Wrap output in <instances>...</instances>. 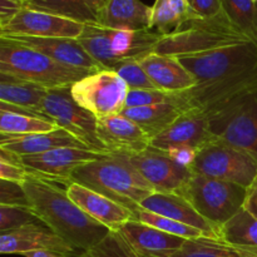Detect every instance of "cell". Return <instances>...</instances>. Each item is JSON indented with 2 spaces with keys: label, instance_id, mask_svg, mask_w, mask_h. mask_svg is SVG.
<instances>
[{
  "label": "cell",
  "instance_id": "obj_1",
  "mask_svg": "<svg viewBox=\"0 0 257 257\" xmlns=\"http://www.w3.org/2000/svg\"><path fill=\"white\" fill-rule=\"evenodd\" d=\"M22 186L33 215L77 253L93 248L110 232L83 212L58 182L29 172Z\"/></svg>",
  "mask_w": 257,
  "mask_h": 257
},
{
  "label": "cell",
  "instance_id": "obj_2",
  "mask_svg": "<svg viewBox=\"0 0 257 257\" xmlns=\"http://www.w3.org/2000/svg\"><path fill=\"white\" fill-rule=\"evenodd\" d=\"M72 182L107 196L133 213L146 198L156 192L128 158L119 155L107 156L82 166L72 175Z\"/></svg>",
  "mask_w": 257,
  "mask_h": 257
},
{
  "label": "cell",
  "instance_id": "obj_3",
  "mask_svg": "<svg viewBox=\"0 0 257 257\" xmlns=\"http://www.w3.org/2000/svg\"><path fill=\"white\" fill-rule=\"evenodd\" d=\"M0 74L53 90L72 88L90 72L60 64L32 48L0 37Z\"/></svg>",
  "mask_w": 257,
  "mask_h": 257
},
{
  "label": "cell",
  "instance_id": "obj_4",
  "mask_svg": "<svg viewBox=\"0 0 257 257\" xmlns=\"http://www.w3.org/2000/svg\"><path fill=\"white\" fill-rule=\"evenodd\" d=\"M250 40V38L246 37L230 22L227 15L215 19L195 18L171 34L162 35L153 47L152 52L162 55L180 57L208 52Z\"/></svg>",
  "mask_w": 257,
  "mask_h": 257
},
{
  "label": "cell",
  "instance_id": "obj_5",
  "mask_svg": "<svg viewBox=\"0 0 257 257\" xmlns=\"http://www.w3.org/2000/svg\"><path fill=\"white\" fill-rule=\"evenodd\" d=\"M162 35L151 30L110 29L98 24H85L78 43L105 69L125 59H141L152 53Z\"/></svg>",
  "mask_w": 257,
  "mask_h": 257
},
{
  "label": "cell",
  "instance_id": "obj_6",
  "mask_svg": "<svg viewBox=\"0 0 257 257\" xmlns=\"http://www.w3.org/2000/svg\"><path fill=\"white\" fill-rule=\"evenodd\" d=\"M177 58L197 84H210L256 70L257 43L250 40Z\"/></svg>",
  "mask_w": 257,
  "mask_h": 257
},
{
  "label": "cell",
  "instance_id": "obj_7",
  "mask_svg": "<svg viewBox=\"0 0 257 257\" xmlns=\"http://www.w3.org/2000/svg\"><path fill=\"white\" fill-rule=\"evenodd\" d=\"M181 196L206 220L221 227L242 208L246 188L193 172Z\"/></svg>",
  "mask_w": 257,
  "mask_h": 257
},
{
  "label": "cell",
  "instance_id": "obj_8",
  "mask_svg": "<svg viewBox=\"0 0 257 257\" xmlns=\"http://www.w3.org/2000/svg\"><path fill=\"white\" fill-rule=\"evenodd\" d=\"M206 118L216 140L248 153L257 161V90Z\"/></svg>",
  "mask_w": 257,
  "mask_h": 257
},
{
  "label": "cell",
  "instance_id": "obj_9",
  "mask_svg": "<svg viewBox=\"0 0 257 257\" xmlns=\"http://www.w3.org/2000/svg\"><path fill=\"white\" fill-rule=\"evenodd\" d=\"M128 90L127 83L114 70L103 69L75 82L70 94L80 107L102 119L124 110Z\"/></svg>",
  "mask_w": 257,
  "mask_h": 257
},
{
  "label": "cell",
  "instance_id": "obj_10",
  "mask_svg": "<svg viewBox=\"0 0 257 257\" xmlns=\"http://www.w3.org/2000/svg\"><path fill=\"white\" fill-rule=\"evenodd\" d=\"M192 172L247 188L257 177V161L222 141L212 140L198 150Z\"/></svg>",
  "mask_w": 257,
  "mask_h": 257
},
{
  "label": "cell",
  "instance_id": "obj_11",
  "mask_svg": "<svg viewBox=\"0 0 257 257\" xmlns=\"http://www.w3.org/2000/svg\"><path fill=\"white\" fill-rule=\"evenodd\" d=\"M39 114L57 123L89 150L109 153L98 138V119L73 99L70 88L48 90L39 108Z\"/></svg>",
  "mask_w": 257,
  "mask_h": 257
},
{
  "label": "cell",
  "instance_id": "obj_12",
  "mask_svg": "<svg viewBox=\"0 0 257 257\" xmlns=\"http://www.w3.org/2000/svg\"><path fill=\"white\" fill-rule=\"evenodd\" d=\"M107 156H110V153L95 152L87 148L63 147L39 155L23 156L20 160L30 173L68 186L72 182V175L75 170Z\"/></svg>",
  "mask_w": 257,
  "mask_h": 257
},
{
  "label": "cell",
  "instance_id": "obj_13",
  "mask_svg": "<svg viewBox=\"0 0 257 257\" xmlns=\"http://www.w3.org/2000/svg\"><path fill=\"white\" fill-rule=\"evenodd\" d=\"M127 157V156H125ZM128 161L146 181L160 193L182 195L192 171L177 165L165 151L150 147L140 155L130 156Z\"/></svg>",
  "mask_w": 257,
  "mask_h": 257
},
{
  "label": "cell",
  "instance_id": "obj_14",
  "mask_svg": "<svg viewBox=\"0 0 257 257\" xmlns=\"http://www.w3.org/2000/svg\"><path fill=\"white\" fill-rule=\"evenodd\" d=\"M83 23L48 13L24 9L10 20L7 25L0 28L3 37H33V38H63L75 39L84 30Z\"/></svg>",
  "mask_w": 257,
  "mask_h": 257
},
{
  "label": "cell",
  "instance_id": "obj_15",
  "mask_svg": "<svg viewBox=\"0 0 257 257\" xmlns=\"http://www.w3.org/2000/svg\"><path fill=\"white\" fill-rule=\"evenodd\" d=\"M97 135L110 155L135 156L151 147V137L133 120L123 114L98 119Z\"/></svg>",
  "mask_w": 257,
  "mask_h": 257
},
{
  "label": "cell",
  "instance_id": "obj_16",
  "mask_svg": "<svg viewBox=\"0 0 257 257\" xmlns=\"http://www.w3.org/2000/svg\"><path fill=\"white\" fill-rule=\"evenodd\" d=\"M65 190L68 197L83 212L107 227L110 232H118L128 221L135 217V213L130 208L80 183L70 182Z\"/></svg>",
  "mask_w": 257,
  "mask_h": 257
},
{
  "label": "cell",
  "instance_id": "obj_17",
  "mask_svg": "<svg viewBox=\"0 0 257 257\" xmlns=\"http://www.w3.org/2000/svg\"><path fill=\"white\" fill-rule=\"evenodd\" d=\"M35 251H54L65 255L77 253L57 233L37 222L3 232L0 236V252L3 255L25 256Z\"/></svg>",
  "mask_w": 257,
  "mask_h": 257
},
{
  "label": "cell",
  "instance_id": "obj_18",
  "mask_svg": "<svg viewBox=\"0 0 257 257\" xmlns=\"http://www.w3.org/2000/svg\"><path fill=\"white\" fill-rule=\"evenodd\" d=\"M140 208L192 226L202 231L207 237L221 240L220 226L206 220L183 196L177 193L155 192L141 203Z\"/></svg>",
  "mask_w": 257,
  "mask_h": 257
},
{
  "label": "cell",
  "instance_id": "obj_19",
  "mask_svg": "<svg viewBox=\"0 0 257 257\" xmlns=\"http://www.w3.org/2000/svg\"><path fill=\"white\" fill-rule=\"evenodd\" d=\"M3 37V35H0ZM19 44L37 50L47 57L52 58L60 64L77 69L88 70L90 73L105 69L94 58L90 57L82 45L75 39L63 38H33V37H7Z\"/></svg>",
  "mask_w": 257,
  "mask_h": 257
},
{
  "label": "cell",
  "instance_id": "obj_20",
  "mask_svg": "<svg viewBox=\"0 0 257 257\" xmlns=\"http://www.w3.org/2000/svg\"><path fill=\"white\" fill-rule=\"evenodd\" d=\"M216 140L210 131L208 120L197 110H185L167 130L151 141V147L167 151L175 146H193L200 150L210 141Z\"/></svg>",
  "mask_w": 257,
  "mask_h": 257
},
{
  "label": "cell",
  "instance_id": "obj_21",
  "mask_svg": "<svg viewBox=\"0 0 257 257\" xmlns=\"http://www.w3.org/2000/svg\"><path fill=\"white\" fill-rule=\"evenodd\" d=\"M140 64L157 89L168 93H183L197 85L196 78L186 69L177 57L150 53L141 59Z\"/></svg>",
  "mask_w": 257,
  "mask_h": 257
},
{
  "label": "cell",
  "instance_id": "obj_22",
  "mask_svg": "<svg viewBox=\"0 0 257 257\" xmlns=\"http://www.w3.org/2000/svg\"><path fill=\"white\" fill-rule=\"evenodd\" d=\"M118 232L141 257H168L187 241L137 220L128 221Z\"/></svg>",
  "mask_w": 257,
  "mask_h": 257
},
{
  "label": "cell",
  "instance_id": "obj_23",
  "mask_svg": "<svg viewBox=\"0 0 257 257\" xmlns=\"http://www.w3.org/2000/svg\"><path fill=\"white\" fill-rule=\"evenodd\" d=\"M150 19L151 7L141 0H103L98 25L110 29L146 30Z\"/></svg>",
  "mask_w": 257,
  "mask_h": 257
},
{
  "label": "cell",
  "instance_id": "obj_24",
  "mask_svg": "<svg viewBox=\"0 0 257 257\" xmlns=\"http://www.w3.org/2000/svg\"><path fill=\"white\" fill-rule=\"evenodd\" d=\"M47 93V89L37 84L0 74V110L42 117L39 108Z\"/></svg>",
  "mask_w": 257,
  "mask_h": 257
},
{
  "label": "cell",
  "instance_id": "obj_25",
  "mask_svg": "<svg viewBox=\"0 0 257 257\" xmlns=\"http://www.w3.org/2000/svg\"><path fill=\"white\" fill-rule=\"evenodd\" d=\"M63 147H78L89 150L80 141H78L74 136L68 133L63 128L49 133H37V135L17 136V137H2V140H0V148L13 152L19 157L39 155V153Z\"/></svg>",
  "mask_w": 257,
  "mask_h": 257
},
{
  "label": "cell",
  "instance_id": "obj_26",
  "mask_svg": "<svg viewBox=\"0 0 257 257\" xmlns=\"http://www.w3.org/2000/svg\"><path fill=\"white\" fill-rule=\"evenodd\" d=\"M24 8L75 20L83 24H98L103 0H23Z\"/></svg>",
  "mask_w": 257,
  "mask_h": 257
},
{
  "label": "cell",
  "instance_id": "obj_27",
  "mask_svg": "<svg viewBox=\"0 0 257 257\" xmlns=\"http://www.w3.org/2000/svg\"><path fill=\"white\" fill-rule=\"evenodd\" d=\"M195 18L200 17L193 12L190 0H156L151 7L148 30L167 35Z\"/></svg>",
  "mask_w": 257,
  "mask_h": 257
},
{
  "label": "cell",
  "instance_id": "obj_28",
  "mask_svg": "<svg viewBox=\"0 0 257 257\" xmlns=\"http://www.w3.org/2000/svg\"><path fill=\"white\" fill-rule=\"evenodd\" d=\"M185 110L177 104H155L148 107L124 108L120 114L137 123L152 138L167 130Z\"/></svg>",
  "mask_w": 257,
  "mask_h": 257
},
{
  "label": "cell",
  "instance_id": "obj_29",
  "mask_svg": "<svg viewBox=\"0 0 257 257\" xmlns=\"http://www.w3.org/2000/svg\"><path fill=\"white\" fill-rule=\"evenodd\" d=\"M221 240L232 247L257 251V217L241 208L221 226Z\"/></svg>",
  "mask_w": 257,
  "mask_h": 257
},
{
  "label": "cell",
  "instance_id": "obj_30",
  "mask_svg": "<svg viewBox=\"0 0 257 257\" xmlns=\"http://www.w3.org/2000/svg\"><path fill=\"white\" fill-rule=\"evenodd\" d=\"M59 125L53 120L25 113L0 110V135L2 137L49 133L59 130Z\"/></svg>",
  "mask_w": 257,
  "mask_h": 257
},
{
  "label": "cell",
  "instance_id": "obj_31",
  "mask_svg": "<svg viewBox=\"0 0 257 257\" xmlns=\"http://www.w3.org/2000/svg\"><path fill=\"white\" fill-rule=\"evenodd\" d=\"M230 22L241 33L257 43V5L252 0H222Z\"/></svg>",
  "mask_w": 257,
  "mask_h": 257
},
{
  "label": "cell",
  "instance_id": "obj_32",
  "mask_svg": "<svg viewBox=\"0 0 257 257\" xmlns=\"http://www.w3.org/2000/svg\"><path fill=\"white\" fill-rule=\"evenodd\" d=\"M168 257H237L235 247L221 240L200 237L187 240L180 250Z\"/></svg>",
  "mask_w": 257,
  "mask_h": 257
},
{
  "label": "cell",
  "instance_id": "obj_33",
  "mask_svg": "<svg viewBox=\"0 0 257 257\" xmlns=\"http://www.w3.org/2000/svg\"><path fill=\"white\" fill-rule=\"evenodd\" d=\"M133 220L141 221V222L146 223V225L153 226V227L158 228V230L167 232L170 235L178 236V237H183L186 240H193V238L200 237H207L205 233L198 228L192 227V226L185 225L178 221L171 220V218L163 217V216L156 215V213L150 212L143 208H138L135 211V217Z\"/></svg>",
  "mask_w": 257,
  "mask_h": 257
},
{
  "label": "cell",
  "instance_id": "obj_34",
  "mask_svg": "<svg viewBox=\"0 0 257 257\" xmlns=\"http://www.w3.org/2000/svg\"><path fill=\"white\" fill-rule=\"evenodd\" d=\"M84 253L89 257H141L119 232H109L107 237Z\"/></svg>",
  "mask_w": 257,
  "mask_h": 257
},
{
  "label": "cell",
  "instance_id": "obj_35",
  "mask_svg": "<svg viewBox=\"0 0 257 257\" xmlns=\"http://www.w3.org/2000/svg\"><path fill=\"white\" fill-rule=\"evenodd\" d=\"M110 70H114L127 83L130 89H157L138 59L122 60L113 65Z\"/></svg>",
  "mask_w": 257,
  "mask_h": 257
},
{
  "label": "cell",
  "instance_id": "obj_36",
  "mask_svg": "<svg viewBox=\"0 0 257 257\" xmlns=\"http://www.w3.org/2000/svg\"><path fill=\"white\" fill-rule=\"evenodd\" d=\"M166 103L178 105V93H168L160 89H130L125 100V108L148 107Z\"/></svg>",
  "mask_w": 257,
  "mask_h": 257
},
{
  "label": "cell",
  "instance_id": "obj_37",
  "mask_svg": "<svg viewBox=\"0 0 257 257\" xmlns=\"http://www.w3.org/2000/svg\"><path fill=\"white\" fill-rule=\"evenodd\" d=\"M38 220L29 207L25 206L0 205V231L9 232L23 226L35 223Z\"/></svg>",
  "mask_w": 257,
  "mask_h": 257
},
{
  "label": "cell",
  "instance_id": "obj_38",
  "mask_svg": "<svg viewBox=\"0 0 257 257\" xmlns=\"http://www.w3.org/2000/svg\"><path fill=\"white\" fill-rule=\"evenodd\" d=\"M0 205L28 207L27 196L23 190V186L0 180Z\"/></svg>",
  "mask_w": 257,
  "mask_h": 257
},
{
  "label": "cell",
  "instance_id": "obj_39",
  "mask_svg": "<svg viewBox=\"0 0 257 257\" xmlns=\"http://www.w3.org/2000/svg\"><path fill=\"white\" fill-rule=\"evenodd\" d=\"M166 152L170 156L171 160L175 161L177 165L192 171L196 160H197L198 148L193 147V146L182 145L171 147L170 150H167Z\"/></svg>",
  "mask_w": 257,
  "mask_h": 257
},
{
  "label": "cell",
  "instance_id": "obj_40",
  "mask_svg": "<svg viewBox=\"0 0 257 257\" xmlns=\"http://www.w3.org/2000/svg\"><path fill=\"white\" fill-rule=\"evenodd\" d=\"M193 12L202 19H215L225 14L222 0H191Z\"/></svg>",
  "mask_w": 257,
  "mask_h": 257
},
{
  "label": "cell",
  "instance_id": "obj_41",
  "mask_svg": "<svg viewBox=\"0 0 257 257\" xmlns=\"http://www.w3.org/2000/svg\"><path fill=\"white\" fill-rule=\"evenodd\" d=\"M28 175H29V172L24 166L0 161V180L18 183V185L22 186L27 180Z\"/></svg>",
  "mask_w": 257,
  "mask_h": 257
},
{
  "label": "cell",
  "instance_id": "obj_42",
  "mask_svg": "<svg viewBox=\"0 0 257 257\" xmlns=\"http://www.w3.org/2000/svg\"><path fill=\"white\" fill-rule=\"evenodd\" d=\"M23 9V0H0V28L14 19Z\"/></svg>",
  "mask_w": 257,
  "mask_h": 257
},
{
  "label": "cell",
  "instance_id": "obj_43",
  "mask_svg": "<svg viewBox=\"0 0 257 257\" xmlns=\"http://www.w3.org/2000/svg\"><path fill=\"white\" fill-rule=\"evenodd\" d=\"M242 208L251 213L252 216L257 217V177L253 180V182L246 188L245 202H243Z\"/></svg>",
  "mask_w": 257,
  "mask_h": 257
},
{
  "label": "cell",
  "instance_id": "obj_44",
  "mask_svg": "<svg viewBox=\"0 0 257 257\" xmlns=\"http://www.w3.org/2000/svg\"><path fill=\"white\" fill-rule=\"evenodd\" d=\"M24 257H73L72 255L54 252V251H35V252L28 253Z\"/></svg>",
  "mask_w": 257,
  "mask_h": 257
},
{
  "label": "cell",
  "instance_id": "obj_45",
  "mask_svg": "<svg viewBox=\"0 0 257 257\" xmlns=\"http://www.w3.org/2000/svg\"><path fill=\"white\" fill-rule=\"evenodd\" d=\"M236 255L237 257H257V251L245 250V248H236Z\"/></svg>",
  "mask_w": 257,
  "mask_h": 257
},
{
  "label": "cell",
  "instance_id": "obj_46",
  "mask_svg": "<svg viewBox=\"0 0 257 257\" xmlns=\"http://www.w3.org/2000/svg\"><path fill=\"white\" fill-rule=\"evenodd\" d=\"M73 257H89L85 255L84 252H78V253H74V255H72Z\"/></svg>",
  "mask_w": 257,
  "mask_h": 257
},
{
  "label": "cell",
  "instance_id": "obj_47",
  "mask_svg": "<svg viewBox=\"0 0 257 257\" xmlns=\"http://www.w3.org/2000/svg\"><path fill=\"white\" fill-rule=\"evenodd\" d=\"M252 2H253V3H255V4L257 5V0H252Z\"/></svg>",
  "mask_w": 257,
  "mask_h": 257
},
{
  "label": "cell",
  "instance_id": "obj_48",
  "mask_svg": "<svg viewBox=\"0 0 257 257\" xmlns=\"http://www.w3.org/2000/svg\"><path fill=\"white\" fill-rule=\"evenodd\" d=\"M190 2H191V0H190Z\"/></svg>",
  "mask_w": 257,
  "mask_h": 257
}]
</instances>
